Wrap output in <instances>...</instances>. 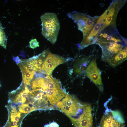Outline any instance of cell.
<instances>
[{"label": "cell", "mask_w": 127, "mask_h": 127, "mask_svg": "<svg viewBox=\"0 0 127 127\" xmlns=\"http://www.w3.org/2000/svg\"><path fill=\"white\" fill-rule=\"evenodd\" d=\"M43 36L52 44L56 42L60 28V23L56 14L47 12L40 17Z\"/></svg>", "instance_id": "obj_1"}, {"label": "cell", "mask_w": 127, "mask_h": 127, "mask_svg": "<svg viewBox=\"0 0 127 127\" xmlns=\"http://www.w3.org/2000/svg\"><path fill=\"white\" fill-rule=\"evenodd\" d=\"M64 97L56 104L57 107L70 118L76 117L81 111L83 103L73 95L66 94Z\"/></svg>", "instance_id": "obj_2"}, {"label": "cell", "mask_w": 127, "mask_h": 127, "mask_svg": "<svg viewBox=\"0 0 127 127\" xmlns=\"http://www.w3.org/2000/svg\"><path fill=\"white\" fill-rule=\"evenodd\" d=\"M67 16L76 23L78 29L82 32L83 37L90 33L94 24L93 19L83 13L73 12L68 13Z\"/></svg>", "instance_id": "obj_3"}, {"label": "cell", "mask_w": 127, "mask_h": 127, "mask_svg": "<svg viewBox=\"0 0 127 127\" xmlns=\"http://www.w3.org/2000/svg\"><path fill=\"white\" fill-rule=\"evenodd\" d=\"M66 60L60 56L52 53L48 49L46 50V55L42 65L40 73L47 75H51L56 67L65 62Z\"/></svg>", "instance_id": "obj_4"}, {"label": "cell", "mask_w": 127, "mask_h": 127, "mask_svg": "<svg viewBox=\"0 0 127 127\" xmlns=\"http://www.w3.org/2000/svg\"><path fill=\"white\" fill-rule=\"evenodd\" d=\"M91 105L88 103L83 104L82 111L74 118H71L75 127H92L93 118Z\"/></svg>", "instance_id": "obj_5"}, {"label": "cell", "mask_w": 127, "mask_h": 127, "mask_svg": "<svg viewBox=\"0 0 127 127\" xmlns=\"http://www.w3.org/2000/svg\"><path fill=\"white\" fill-rule=\"evenodd\" d=\"M107 15V12H105L98 18L96 24L89 34L83 37L82 40L78 46L80 49H82L95 42L96 36L102 24L104 22Z\"/></svg>", "instance_id": "obj_6"}, {"label": "cell", "mask_w": 127, "mask_h": 127, "mask_svg": "<svg viewBox=\"0 0 127 127\" xmlns=\"http://www.w3.org/2000/svg\"><path fill=\"white\" fill-rule=\"evenodd\" d=\"M98 44L102 49V59L107 62L123 48L122 45L113 41H99Z\"/></svg>", "instance_id": "obj_7"}, {"label": "cell", "mask_w": 127, "mask_h": 127, "mask_svg": "<svg viewBox=\"0 0 127 127\" xmlns=\"http://www.w3.org/2000/svg\"><path fill=\"white\" fill-rule=\"evenodd\" d=\"M88 78L101 91L103 89L101 77V72L98 67L95 59H93L88 65L85 72Z\"/></svg>", "instance_id": "obj_8"}, {"label": "cell", "mask_w": 127, "mask_h": 127, "mask_svg": "<svg viewBox=\"0 0 127 127\" xmlns=\"http://www.w3.org/2000/svg\"><path fill=\"white\" fill-rule=\"evenodd\" d=\"M124 122L118 112L110 111L102 118L99 127H124Z\"/></svg>", "instance_id": "obj_9"}, {"label": "cell", "mask_w": 127, "mask_h": 127, "mask_svg": "<svg viewBox=\"0 0 127 127\" xmlns=\"http://www.w3.org/2000/svg\"><path fill=\"white\" fill-rule=\"evenodd\" d=\"M115 4H111V6L107 10V13L103 25H102L99 30V32L102 31L107 26L111 24L115 20L117 14V8Z\"/></svg>", "instance_id": "obj_10"}, {"label": "cell", "mask_w": 127, "mask_h": 127, "mask_svg": "<svg viewBox=\"0 0 127 127\" xmlns=\"http://www.w3.org/2000/svg\"><path fill=\"white\" fill-rule=\"evenodd\" d=\"M127 47L114 55L107 62L112 67L119 65L127 59Z\"/></svg>", "instance_id": "obj_11"}, {"label": "cell", "mask_w": 127, "mask_h": 127, "mask_svg": "<svg viewBox=\"0 0 127 127\" xmlns=\"http://www.w3.org/2000/svg\"><path fill=\"white\" fill-rule=\"evenodd\" d=\"M89 62L88 58L87 57L77 59L73 68L75 73L79 76L82 75L85 73Z\"/></svg>", "instance_id": "obj_12"}, {"label": "cell", "mask_w": 127, "mask_h": 127, "mask_svg": "<svg viewBox=\"0 0 127 127\" xmlns=\"http://www.w3.org/2000/svg\"><path fill=\"white\" fill-rule=\"evenodd\" d=\"M18 65L22 72L23 83L27 85H30V81L33 79L36 71L33 70L27 69L20 64H18Z\"/></svg>", "instance_id": "obj_13"}, {"label": "cell", "mask_w": 127, "mask_h": 127, "mask_svg": "<svg viewBox=\"0 0 127 127\" xmlns=\"http://www.w3.org/2000/svg\"><path fill=\"white\" fill-rule=\"evenodd\" d=\"M29 91L26 86L25 89L21 91L15 97L13 102L15 103H24L26 102V98L28 95Z\"/></svg>", "instance_id": "obj_14"}, {"label": "cell", "mask_w": 127, "mask_h": 127, "mask_svg": "<svg viewBox=\"0 0 127 127\" xmlns=\"http://www.w3.org/2000/svg\"><path fill=\"white\" fill-rule=\"evenodd\" d=\"M4 28L2 26L0 21V46L6 48L7 39L4 30Z\"/></svg>", "instance_id": "obj_15"}, {"label": "cell", "mask_w": 127, "mask_h": 127, "mask_svg": "<svg viewBox=\"0 0 127 127\" xmlns=\"http://www.w3.org/2000/svg\"><path fill=\"white\" fill-rule=\"evenodd\" d=\"M20 112L24 113H28L36 109L33 105L31 106L28 104H22L18 107Z\"/></svg>", "instance_id": "obj_16"}, {"label": "cell", "mask_w": 127, "mask_h": 127, "mask_svg": "<svg viewBox=\"0 0 127 127\" xmlns=\"http://www.w3.org/2000/svg\"><path fill=\"white\" fill-rule=\"evenodd\" d=\"M20 112L19 111L11 112L10 118L12 121H15L17 122L19 121L20 117Z\"/></svg>", "instance_id": "obj_17"}, {"label": "cell", "mask_w": 127, "mask_h": 127, "mask_svg": "<svg viewBox=\"0 0 127 127\" xmlns=\"http://www.w3.org/2000/svg\"><path fill=\"white\" fill-rule=\"evenodd\" d=\"M29 43L30 47L32 49H34L39 46V43L36 39L31 40L29 42Z\"/></svg>", "instance_id": "obj_18"}, {"label": "cell", "mask_w": 127, "mask_h": 127, "mask_svg": "<svg viewBox=\"0 0 127 127\" xmlns=\"http://www.w3.org/2000/svg\"><path fill=\"white\" fill-rule=\"evenodd\" d=\"M59 125L55 122H53L45 125L44 127H59Z\"/></svg>", "instance_id": "obj_19"}, {"label": "cell", "mask_w": 127, "mask_h": 127, "mask_svg": "<svg viewBox=\"0 0 127 127\" xmlns=\"http://www.w3.org/2000/svg\"><path fill=\"white\" fill-rule=\"evenodd\" d=\"M13 60L16 62L17 64H18L21 62V60L20 59L18 56L14 57L13 58Z\"/></svg>", "instance_id": "obj_20"}, {"label": "cell", "mask_w": 127, "mask_h": 127, "mask_svg": "<svg viewBox=\"0 0 127 127\" xmlns=\"http://www.w3.org/2000/svg\"><path fill=\"white\" fill-rule=\"evenodd\" d=\"M17 111L16 107L14 106L12 107L11 111V112H15Z\"/></svg>", "instance_id": "obj_21"}, {"label": "cell", "mask_w": 127, "mask_h": 127, "mask_svg": "<svg viewBox=\"0 0 127 127\" xmlns=\"http://www.w3.org/2000/svg\"><path fill=\"white\" fill-rule=\"evenodd\" d=\"M13 124L14 126L18 127L17 125V122L15 121H14L13 122Z\"/></svg>", "instance_id": "obj_22"}, {"label": "cell", "mask_w": 127, "mask_h": 127, "mask_svg": "<svg viewBox=\"0 0 127 127\" xmlns=\"http://www.w3.org/2000/svg\"><path fill=\"white\" fill-rule=\"evenodd\" d=\"M11 127H17L14 126H11Z\"/></svg>", "instance_id": "obj_23"}, {"label": "cell", "mask_w": 127, "mask_h": 127, "mask_svg": "<svg viewBox=\"0 0 127 127\" xmlns=\"http://www.w3.org/2000/svg\"></svg>", "instance_id": "obj_24"}]
</instances>
